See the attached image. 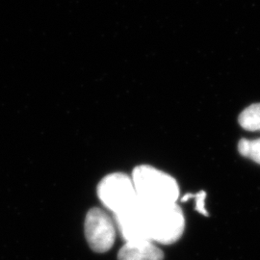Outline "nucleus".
<instances>
[{
	"instance_id": "nucleus-1",
	"label": "nucleus",
	"mask_w": 260,
	"mask_h": 260,
	"mask_svg": "<svg viewBox=\"0 0 260 260\" xmlns=\"http://www.w3.org/2000/svg\"><path fill=\"white\" fill-rule=\"evenodd\" d=\"M112 216L125 242L148 240L171 245L181 238L185 230L184 214L177 204L149 205L138 200L127 211Z\"/></svg>"
},
{
	"instance_id": "nucleus-2",
	"label": "nucleus",
	"mask_w": 260,
	"mask_h": 260,
	"mask_svg": "<svg viewBox=\"0 0 260 260\" xmlns=\"http://www.w3.org/2000/svg\"><path fill=\"white\" fill-rule=\"evenodd\" d=\"M132 180L140 202L149 205H174L179 199L177 180L149 165H141L132 172Z\"/></svg>"
},
{
	"instance_id": "nucleus-3",
	"label": "nucleus",
	"mask_w": 260,
	"mask_h": 260,
	"mask_svg": "<svg viewBox=\"0 0 260 260\" xmlns=\"http://www.w3.org/2000/svg\"><path fill=\"white\" fill-rule=\"evenodd\" d=\"M98 196L112 215L123 213L138 202L132 177L122 173H114L103 177L98 186Z\"/></svg>"
},
{
	"instance_id": "nucleus-4",
	"label": "nucleus",
	"mask_w": 260,
	"mask_h": 260,
	"mask_svg": "<svg viewBox=\"0 0 260 260\" xmlns=\"http://www.w3.org/2000/svg\"><path fill=\"white\" fill-rule=\"evenodd\" d=\"M117 226L112 215L102 208L93 207L85 219V236L90 248L95 252H106L116 241Z\"/></svg>"
},
{
	"instance_id": "nucleus-5",
	"label": "nucleus",
	"mask_w": 260,
	"mask_h": 260,
	"mask_svg": "<svg viewBox=\"0 0 260 260\" xmlns=\"http://www.w3.org/2000/svg\"><path fill=\"white\" fill-rule=\"evenodd\" d=\"M164 253L153 242H125L118 253V260H163Z\"/></svg>"
},
{
	"instance_id": "nucleus-6",
	"label": "nucleus",
	"mask_w": 260,
	"mask_h": 260,
	"mask_svg": "<svg viewBox=\"0 0 260 260\" xmlns=\"http://www.w3.org/2000/svg\"><path fill=\"white\" fill-rule=\"evenodd\" d=\"M239 123L244 129L260 131V103L251 104L242 112Z\"/></svg>"
},
{
	"instance_id": "nucleus-7",
	"label": "nucleus",
	"mask_w": 260,
	"mask_h": 260,
	"mask_svg": "<svg viewBox=\"0 0 260 260\" xmlns=\"http://www.w3.org/2000/svg\"><path fill=\"white\" fill-rule=\"evenodd\" d=\"M239 153L260 165V138L255 140L243 139L238 143Z\"/></svg>"
},
{
	"instance_id": "nucleus-8",
	"label": "nucleus",
	"mask_w": 260,
	"mask_h": 260,
	"mask_svg": "<svg viewBox=\"0 0 260 260\" xmlns=\"http://www.w3.org/2000/svg\"><path fill=\"white\" fill-rule=\"evenodd\" d=\"M186 197L195 199L196 210H197L199 213L203 214V215H208L207 211L205 210V197H206L205 192L201 191V192H199L198 194H195V195H193V194H188V195H186Z\"/></svg>"
}]
</instances>
